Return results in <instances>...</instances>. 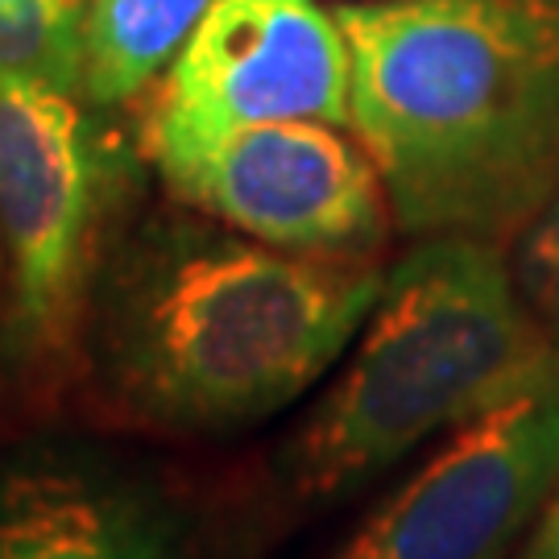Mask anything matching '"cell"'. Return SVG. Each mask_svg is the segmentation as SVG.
Wrapping results in <instances>:
<instances>
[{
    "instance_id": "cell-1",
    "label": "cell",
    "mask_w": 559,
    "mask_h": 559,
    "mask_svg": "<svg viewBox=\"0 0 559 559\" xmlns=\"http://www.w3.org/2000/svg\"><path fill=\"white\" fill-rule=\"evenodd\" d=\"M385 286L378 258H307L207 221H154L108 261L92 360L129 423L228 436L302 399Z\"/></svg>"
},
{
    "instance_id": "cell-2",
    "label": "cell",
    "mask_w": 559,
    "mask_h": 559,
    "mask_svg": "<svg viewBox=\"0 0 559 559\" xmlns=\"http://www.w3.org/2000/svg\"><path fill=\"white\" fill-rule=\"evenodd\" d=\"M348 129L406 237L510 245L559 191V0L336 4Z\"/></svg>"
},
{
    "instance_id": "cell-3",
    "label": "cell",
    "mask_w": 559,
    "mask_h": 559,
    "mask_svg": "<svg viewBox=\"0 0 559 559\" xmlns=\"http://www.w3.org/2000/svg\"><path fill=\"white\" fill-rule=\"evenodd\" d=\"M556 348L501 245L415 240L385 270L348 365L286 443L282 477L307 506L348 498L431 436L510 399Z\"/></svg>"
},
{
    "instance_id": "cell-4",
    "label": "cell",
    "mask_w": 559,
    "mask_h": 559,
    "mask_svg": "<svg viewBox=\"0 0 559 559\" xmlns=\"http://www.w3.org/2000/svg\"><path fill=\"white\" fill-rule=\"evenodd\" d=\"M80 92L0 80V360L25 390L55 385L87 336L117 166Z\"/></svg>"
},
{
    "instance_id": "cell-5",
    "label": "cell",
    "mask_w": 559,
    "mask_h": 559,
    "mask_svg": "<svg viewBox=\"0 0 559 559\" xmlns=\"http://www.w3.org/2000/svg\"><path fill=\"white\" fill-rule=\"evenodd\" d=\"M170 200L240 237L307 258H378L390 191L360 138L328 120H265L150 154Z\"/></svg>"
},
{
    "instance_id": "cell-6",
    "label": "cell",
    "mask_w": 559,
    "mask_h": 559,
    "mask_svg": "<svg viewBox=\"0 0 559 559\" xmlns=\"http://www.w3.org/2000/svg\"><path fill=\"white\" fill-rule=\"evenodd\" d=\"M353 50L320 0H212L141 120L145 158L265 120L348 129Z\"/></svg>"
},
{
    "instance_id": "cell-7",
    "label": "cell",
    "mask_w": 559,
    "mask_h": 559,
    "mask_svg": "<svg viewBox=\"0 0 559 559\" xmlns=\"http://www.w3.org/2000/svg\"><path fill=\"white\" fill-rule=\"evenodd\" d=\"M559 485V348L510 399L460 423L336 559H514Z\"/></svg>"
},
{
    "instance_id": "cell-8",
    "label": "cell",
    "mask_w": 559,
    "mask_h": 559,
    "mask_svg": "<svg viewBox=\"0 0 559 559\" xmlns=\"http://www.w3.org/2000/svg\"><path fill=\"white\" fill-rule=\"evenodd\" d=\"M0 559H182L158 501L83 464L21 460L0 477Z\"/></svg>"
},
{
    "instance_id": "cell-9",
    "label": "cell",
    "mask_w": 559,
    "mask_h": 559,
    "mask_svg": "<svg viewBox=\"0 0 559 559\" xmlns=\"http://www.w3.org/2000/svg\"><path fill=\"white\" fill-rule=\"evenodd\" d=\"M212 0H87L80 96L124 108L150 96Z\"/></svg>"
},
{
    "instance_id": "cell-10",
    "label": "cell",
    "mask_w": 559,
    "mask_h": 559,
    "mask_svg": "<svg viewBox=\"0 0 559 559\" xmlns=\"http://www.w3.org/2000/svg\"><path fill=\"white\" fill-rule=\"evenodd\" d=\"M87 0H0V80L80 92Z\"/></svg>"
},
{
    "instance_id": "cell-11",
    "label": "cell",
    "mask_w": 559,
    "mask_h": 559,
    "mask_svg": "<svg viewBox=\"0 0 559 559\" xmlns=\"http://www.w3.org/2000/svg\"><path fill=\"white\" fill-rule=\"evenodd\" d=\"M514 278L526 302L559 336V191L514 240Z\"/></svg>"
},
{
    "instance_id": "cell-12",
    "label": "cell",
    "mask_w": 559,
    "mask_h": 559,
    "mask_svg": "<svg viewBox=\"0 0 559 559\" xmlns=\"http://www.w3.org/2000/svg\"><path fill=\"white\" fill-rule=\"evenodd\" d=\"M514 559H559V485L551 489V498L543 501L539 519L531 522Z\"/></svg>"
},
{
    "instance_id": "cell-13",
    "label": "cell",
    "mask_w": 559,
    "mask_h": 559,
    "mask_svg": "<svg viewBox=\"0 0 559 559\" xmlns=\"http://www.w3.org/2000/svg\"><path fill=\"white\" fill-rule=\"evenodd\" d=\"M336 4H360V0H336Z\"/></svg>"
}]
</instances>
